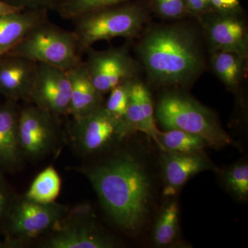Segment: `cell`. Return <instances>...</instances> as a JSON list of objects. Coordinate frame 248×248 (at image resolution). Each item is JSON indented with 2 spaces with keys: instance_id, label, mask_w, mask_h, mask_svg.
I'll use <instances>...</instances> for the list:
<instances>
[{
  "instance_id": "6da1fadb",
  "label": "cell",
  "mask_w": 248,
  "mask_h": 248,
  "mask_svg": "<svg viewBox=\"0 0 248 248\" xmlns=\"http://www.w3.org/2000/svg\"><path fill=\"white\" fill-rule=\"evenodd\" d=\"M104 157L73 168L88 178L105 213L128 234L146 224L154 198L151 171L141 156L128 148L114 149Z\"/></svg>"
},
{
  "instance_id": "7a4b0ae2",
  "label": "cell",
  "mask_w": 248,
  "mask_h": 248,
  "mask_svg": "<svg viewBox=\"0 0 248 248\" xmlns=\"http://www.w3.org/2000/svg\"><path fill=\"white\" fill-rule=\"evenodd\" d=\"M139 53L148 76L157 84H187L203 68L198 38L193 31L183 26L151 29L139 46Z\"/></svg>"
},
{
  "instance_id": "3957f363",
  "label": "cell",
  "mask_w": 248,
  "mask_h": 248,
  "mask_svg": "<svg viewBox=\"0 0 248 248\" xmlns=\"http://www.w3.org/2000/svg\"><path fill=\"white\" fill-rule=\"evenodd\" d=\"M155 117L165 130L177 129L198 135L211 148L241 147L225 131L213 111L185 94H163L156 104Z\"/></svg>"
},
{
  "instance_id": "277c9868",
  "label": "cell",
  "mask_w": 248,
  "mask_h": 248,
  "mask_svg": "<svg viewBox=\"0 0 248 248\" xmlns=\"http://www.w3.org/2000/svg\"><path fill=\"white\" fill-rule=\"evenodd\" d=\"M148 19L146 8L133 1L88 13L72 22L73 32L85 53L99 41L135 37Z\"/></svg>"
},
{
  "instance_id": "5b68a950",
  "label": "cell",
  "mask_w": 248,
  "mask_h": 248,
  "mask_svg": "<svg viewBox=\"0 0 248 248\" xmlns=\"http://www.w3.org/2000/svg\"><path fill=\"white\" fill-rule=\"evenodd\" d=\"M68 71L84 61L82 50L73 31L64 30L49 20L39 24L8 51Z\"/></svg>"
},
{
  "instance_id": "8992f818",
  "label": "cell",
  "mask_w": 248,
  "mask_h": 248,
  "mask_svg": "<svg viewBox=\"0 0 248 248\" xmlns=\"http://www.w3.org/2000/svg\"><path fill=\"white\" fill-rule=\"evenodd\" d=\"M68 210L56 202L41 203L18 195L1 229L0 248L30 246L51 231Z\"/></svg>"
},
{
  "instance_id": "52a82bcc",
  "label": "cell",
  "mask_w": 248,
  "mask_h": 248,
  "mask_svg": "<svg viewBox=\"0 0 248 248\" xmlns=\"http://www.w3.org/2000/svg\"><path fill=\"white\" fill-rule=\"evenodd\" d=\"M44 248H113L118 241L98 223L92 207L69 209L48 233L37 241Z\"/></svg>"
},
{
  "instance_id": "ba28073f",
  "label": "cell",
  "mask_w": 248,
  "mask_h": 248,
  "mask_svg": "<svg viewBox=\"0 0 248 248\" xmlns=\"http://www.w3.org/2000/svg\"><path fill=\"white\" fill-rule=\"evenodd\" d=\"M66 142L85 158L102 156L113 151L129 135L122 121L115 118L105 107L66 125Z\"/></svg>"
},
{
  "instance_id": "9c48e42d",
  "label": "cell",
  "mask_w": 248,
  "mask_h": 248,
  "mask_svg": "<svg viewBox=\"0 0 248 248\" xmlns=\"http://www.w3.org/2000/svg\"><path fill=\"white\" fill-rule=\"evenodd\" d=\"M18 138L26 159L38 161L57 154L66 143L62 117L31 104L19 107Z\"/></svg>"
},
{
  "instance_id": "30bf717a",
  "label": "cell",
  "mask_w": 248,
  "mask_h": 248,
  "mask_svg": "<svg viewBox=\"0 0 248 248\" xmlns=\"http://www.w3.org/2000/svg\"><path fill=\"white\" fill-rule=\"evenodd\" d=\"M85 67L94 87L102 95L125 80L133 79L138 65L125 47L96 50L90 47L86 50Z\"/></svg>"
},
{
  "instance_id": "8fae6325",
  "label": "cell",
  "mask_w": 248,
  "mask_h": 248,
  "mask_svg": "<svg viewBox=\"0 0 248 248\" xmlns=\"http://www.w3.org/2000/svg\"><path fill=\"white\" fill-rule=\"evenodd\" d=\"M71 84L68 72L38 63L29 103L60 116L69 115Z\"/></svg>"
},
{
  "instance_id": "7c38bea8",
  "label": "cell",
  "mask_w": 248,
  "mask_h": 248,
  "mask_svg": "<svg viewBox=\"0 0 248 248\" xmlns=\"http://www.w3.org/2000/svg\"><path fill=\"white\" fill-rule=\"evenodd\" d=\"M160 163L166 197L177 195L196 174L207 170L217 172L219 169L204 153L186 154L161 151Z\"/></svg>"
},
{
  "instance_id": "4fadbf2b",
  "label": "cell",
  "mask_w": 248,
  "mask_h": 248,
  "mask_svg": "<svg viewBox=\"0 0 248 248\" xmlns=\"http://www.w3.org/2000/svg\"><path fill=\"white\" fill-rule=\"evenodd\" d=\"M38 63L6 53L0 58V94L6 99L29 103Z\"/></svg>"
},
{
  "instance_id": "5bb4252c",
  "label": "cell",
  "mask_w": 248,
  "mask_h": 248,
  "mask_svg": "<svg viewBox=\"0 0 248 248\" xmlns=\"http://www.w3.org/2000/svg\"><path fill=\"white\" fill-rule=\"evenodd\" d=\"M213 14L206 22V31L213 52H232L247 58L248 33L244 23L236 16Z\"/></svg>"
},
{
  "instance_id": "9a60e30c",
  "label": "cell",
  "mask_w": 248,
  "mask_h": 248,
  "mask_svg": "<svg viewBox=\"0 0 248 248\" xmlns=\"http://www.w3.org/2000/svg\"><path fill=\"white\" fill-rule=\"evenodd\" d=\"M19 110L11 99L0 104V170L4 173L19 170L26 159L18 138Z\"/></svg>"
},
{
  "instance_id": "2e32d148",
  "label": "cell",
  "mask_w": 248,
  "mask_h": 248,
  "mask_svg": "<svg viewBox=\"0 0 248 248\" xmlns=\"http://www.w3.org/2000/svg\"><path fill=\"white\" fill-rule=\"evenodd\" d=\"M67 72L71 84L69 115L72 118H82L104 107L103 95L93 85L84 62Z\"/></svg>"
},
{
  "instance_id": "e0dca14e",
  "label": "cell",
  "mask_w": 248,
  "mask_h": 248,
  "mask_svg": "<svg viewBox=\"0 0 248 248\" xmlns=\"http://www.w3.org/2000/svg\"><path fill=\"white\" fill-rule=\"evenodd\" d=\"M48 11L22 10L0 17V50L9 51L34 28L48 20Z\"/></svg>"
},
{
  "instance_id": "ac0fdd59",
  "label": "cell",
  "mask_w": 248,
  "mask_h": 248,
  "mask_svg": "<svg viewBox=\"0 0 248 248\" xmlns=\"http://www.w3.org/2000/svg\"><path fill=\"white\" fill-rule=\"evenodd\" d=\"M180 231L179 209L177 201H169L155 222L152 232L153 241L156 247H173L178 242Z\"/></svg>"
},
{
  "instance_id": "d6986e66",
  "label": "cell",
  "mask_w": 248,
  "mask_h": 248,
  "mask_svg": "<svg viewBox=\"0 0 248 248\" xmlns=\"http://www.w3.org/2000/svg\"><path fill=\"white\" fill-rule=\"evenodd\" d=\"M157 146L161 151L176 153H204V150L208 147V143L203 138L197 135L187 133L177 129L158 130Z\"/></svg>"
},
{
  "instance_id": "ffe728a7",
  "label": "cell",
  "mask_w": 248,
  "mask_h": 248,
  "mask_svg": "<svg viewBox=\"0 0 248 248\" xmlns=\"http://www.w3.org/2000/svg\"><path fill=\"white\" fill-rule=\"evenodd\" d=\"M245 60L232 52L214 51L212 66L222 81L229 89L235 90L244 73Z\"/></svg>"
},
{
  "instance_id": "44dd1931",
  "label": "cell",
  "mask_w": 248,
  "mask_h": 248,
  "mask_svg": "<svg viewBox=\"0 0 248 248\" xmlns=\"http://www.w3.org/2000/svg\"><path fill=\"white\" fill-rule=\"evenodd\" d=\"M61 186L58 172L53 166H50L35 177L24 195L38 203H52L58 198Z\"/></svg>"
},
{
  "instance_id": "7402d4cb",
  "label": "cell",
  "mask_w": 248,
  "mask_h": 248,
  "mask_svg": "<svg viewBox=\"0 0 248 248\" xmlns=\"http://www.w3.org/2000/svg\"><path fill=\"white\" fill-rule=\"evenodd\" d=\"M225 188L236 200H248V164L239 161L223 170L218 169Z\"/></svg>"
},
{
  "instance_id": "603a6c76",
  "label": "cell",
  "mask_w": 248,
  "mask_h": 248,
  "mask_svg": "<svg viewBox=\"0 0 248 248\" xmlns=\"http://www.w3.org/2000/svg\"><path fill=\"white\" fill-rule=\"evenodd\" d=\"M133 1L135 0H64L55 12L63 19L72 21L88 13Z\"/></svg>"
},
{
  "instance_id": "cb8c5ba5",
  "label": "cell",
  "mask_w": 248,
  "mask_h": 248,
  "mask_svg": "<svg viewBox=\"0 0 248 248\" xmlns=\"http://www.w3.org/2000/svg\"><path fill=\"white\" fill-rule=\"evenodd\" d=\"M133 80H125L111 90L110 96L104 105L111 115L121 121L123 120L128 108Z\"/></svg>"
},
{
  "instance_id": "d4e9b609",
  "label": "cell",
  "mask_w": 248,
  "mask_h": 248,
  "mask_svg": "<svg viewBox=\"0 0 248 248\" xmlns=\"http://www.w3.org/2000/svg\"><path fill=\"white\" fill-rule=\"evenodd\" d=\"M133 81L134 80L133 84H132L128 108H127L125 115L122 120L124 128L128 135L138 131L146 134L144 117H143L141 106L139 102L138 93H137Z\"/></svg>"
},
{
  "instance_id": "484cf974",
  "label": "cell",
  "mask_w": 248,
  "mask_h": 248,
  "mask_svg": "<svg viewBox=\"0 0 248 248\" xmlns=\"http://www.w3.org/2000/svg\"><path fill=\"white\" fill-rule=\"evenodd\" d=\"M133 83L135 89H136L137 93H138L139 102H140L143 117H144L146 135H148L157 145L158 141L156 135H157V132L159 130L156 126L155 110L154 108H153L151 93L147 89L146 86L140 81H135L134 79Z\"/></svg>"
},
{
  "instance_id": "4316f807",
  "label": "cell",
  "mask_w": 248,
  "mask_h": 248,
  "mask_svg": "<svg viewBox=\"0 0 248 248\" xmlns=\"http://www.w3.org/2000/svg\"><path fill=\"white\" fill-rule=\"evenodd\" d=\"M153 9L161 17L179 19L187 14L186 0H149Z\"/></svg>"
},
{
  "instance_id": "83f0119b",
  "label": "cell",
  "mask_w": 248,
  "mask_h": 248,
  "mask_svg": "<svg viewBox=\"0 0 248 248\" xmlns=\"http://www.w3.org/2000/svg\"><path fill=\"white\" fill-rule=\"evenodd\" d=\"M17 196L5 177L4 173L0 170V234Z\"/></svg>"
},
{
  "instance_id": "f1b7e54d",
  "label": "cell",
  "mask_w": 248,
  "mask_h": 248,
  "mask_svg": "<svg viewBox=\"0 0 248 248\" xmlns=\"http://www.w3.org/2000/svg\"><path fill=\"white\" fill-rule=\"evenodd\" d=\"M5 2L22 10L54 11L64 0H3Z\"/></svg>"
},
{
  "instance_id": "f546056e",
  "label": "cell",
  "mask_w": 248,
  "mask_h": 248,
  "mask_svg": "<svg viewBox=\"0 0 248 248\" xmlns=\"http://www.w3.org/2000/svg\"><path fill=\"white\" fill-rule=\"evenodd\" d=\"M211 13L237 16L241 12L240 0H210Z\"/></svg>"
},
{
  "instance_id": "4dcf8cb0",
  "label": "cell",
  "mask_w": 248,
  "mask_h": 248,
  "mask_svg": "<svg viewBox=\"0 0 248 248\" xmlns=\"http://www.w3.org/2000/svg\"><path fill=\"white\" fill-rule=\"evenodd\" d=\"M187 14L198 18L211 13L210 0H186Z\"/></svg>"
},
{
  "instance_id": "1f68e13d",
  "label": "cell",
  "mask_w": 248,
  "mask_h": 248,
  "mask_svg": "<svg viewBox=\"0 0 248 248\" xmlns=\"http://www.w3.org/2000/svg\"><path fill=\"white\" fill-rule=\"evenodd\" d=\"M22 11L19 8L15 7L5 2L3 0H0V17L5 16V15L12 14V13L17 12V11Z\"/></svg>"
},
{
  "instance_id": "d6a6232c",
  "label": "cell",
  "mask_w": 248,
  "mask_h": 248,
  "mask_svg": "<svg viewBox=\"0 0 248 248\" xmlns=\"http://www.w3.org/2000/svg\"><path fill=\"white\" fill-rule=\"evenodd\" d=\"M6 53H7V51H6V50H0V58H1V57H2L3 55H5V54H6Z\"/></svg>"
},
{
  "instance_id": "836d02e7",
  "label": "cell",
  "mask_w": 248,
  "mask_h": 248,
  "mask_svg": "<svg viewBox=\"0 0 248 248\" xmlns=\"http://www.w3.org/2000/svg\"><path fill=\"white\" fill-rule=\"evenodd\" d=\"M0 246H1V241H0Z\"/></svg>"
}]
</instances>
